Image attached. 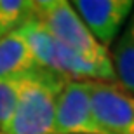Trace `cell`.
Segmentation results:
<instances>
[{"label":"cell","instance_id":"6da1fadb","mask_svg":"<svg viewBox=\"0 0 134 134\" xmlns=\"http://www.w3.org/2000/svg\"><path fill=\"white\" fill-rule=\"evenodd\" d=\"M68 80L40 66L23 73L14 113L0 134H52L58 98Z\"/></svg>","mask_w":134,"mask_h":134},{"label":"cell","instance_id":"7a4b0ae2","mask_svg":"<svg viewBox=\"0 0 134 134\" xmlns=\"http://www.w3.org/2000/svg\"><path fill=\"white\" fill-rule=\"evenodd\" d=\"M35 16L65 47L98 61H111L108 49H104L92 37V33L87 30L84 21L73 9L71 2L38 0L35 2Z\"/></svg>","mask_w":134,"mask_h":134},{"label":"cell","instance_id":"3957f363","mask_svg":"<svg viewBox=\"0 0 134 134\" xmlns=\"http://www.w3.org/2000/svg\"><path fill=\"white\" fill-rule=\"evenodd\" d=\"M52 134H108L94 117L87 82H66L56 104Z\"/></svg>","mask_w":134,"mask_h":134},{"label":"cell","instance_id":"277c9868","mask_svg":"<svg viewBox=\"0 0 134 134\" xmlns=\"http://www.w3.org/2000/svg\"><path fill=\"white\" fill-rule=\"evenodd\" d=\"M96 120L108 134H134V96L113 82H87Z\"/></svg>","mask_w":134,"mask_h":134},{"label":"cell","instance_id":"5b68a950","mask_svg":"<svg viewBox=\"0 0 134 134\" xmlns=\"http://www.w3.org/2000/svg\"><path fill=\"white\" fill-rule=\"evenodd\" d=\"M71 5L104 49L113 45L134 10L132 0H73Z\"/></svg>","mask_w":134,"mask_h":134},{"label":"cell","instance_id":"8992f818","mask_svg":"<svg viewBox=\"0 0 134 134\" xmlns=\"http://www.w3.org/2000/svg\"><path fill=\"white\" fill-rule=\"evenodd\" d=\"M111 65L117 77V84L134 96V10L113 42Z\"/></svg>","mask_w":134,"mask_h":134},{"label":"cell","instance_id":"52a82bcc","mask_svg":"<svg viewBox=\"0 0 134 134\" xmlns=\"http://www.w3.org/2000/svg\"><path fill=\"white\" fill-rule=\"evenodd\" d=\"M35 66L33 54L18 31L0 40V79L26 73Z\"/></svg>","mask_w":134,"mask_h":134},{"label":"cell","instance_id":"ba28073f","mask_svg":"<svg viewBox=\"0 0 134 134\" xmlns=\"http://www.w3.org/2000/svg\"><path fill=\"white\" fill-rule=\"evenodd\" d=\"M18 33L25 38L28 49L35 58V63L40 68L52 70V61H54V51H56V38L52 37L45 25L33 14L31 19H28L21 26Z\"/></svg>","mask_w":134,"mask_h":134},{"label":"cell","instance_id":"9c48e42d","mask_svg":"<svg viewBox=\"0 0 134 134\" xmlns=\"http://www.w3.org/2000/svg\"><path fill=\"white\" fill-rule=\"evenodd\" d=\"M33 14V0H0V40L18 31Z\"/></svg>","mask_w":134,"mask_h":134},{"label":"cell","instance_id":"30bf717a","mask_svg":"<svg viewBox=\"0 0 134 134\" xmlns=\"http://www.w3.org/2000/svg\"><path fill=\"white\" fill-rule=\"evenodd\" d=\"M21 75L0 79V129L9 122L12 113H14L18 94H19Z\"/></svg>","mask_w":134,"mask_h":134}]
</instances>
